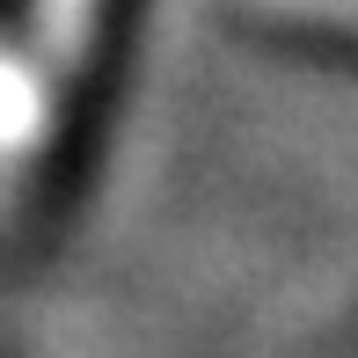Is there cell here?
I'll use <instances>...</instances> for the list:
<instances>
[{
    "label": "cell",
    "instance_id": "obj_1",
    "mask_svg": "<svg viewBox=\"0 0 358 358\" xmlns=\"http://www.w3.org/2000/svg\"><path fill=\"white\" fill-rule=\"evenodd\" d=\"M264 8H278V15H300V22H344V29H358V0H264Z\"/></svg>",
    "mask_w": 358,
    "mask_h": 358
}]
</instances>
